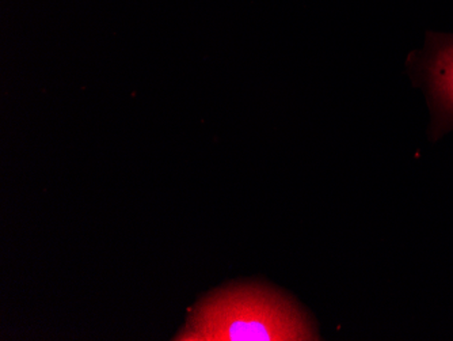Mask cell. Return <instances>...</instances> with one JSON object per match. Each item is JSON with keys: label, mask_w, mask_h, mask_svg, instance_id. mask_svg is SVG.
<instances>
[{"label": "cell", "mask_w": 453, "mask_h": 341, "mask_svg": "<svg viewBox=\"0 0 453 341\" xmlns=\"http://www.w3.org/2000/svg\"><path fill=\"white\" fill-rule=\"evenodd\" d=\"M314 321L273 287L244 282L221 287L196 305L174 340H318Z\"/></svg>", "instance_id": "6da1fadb"}, {"label": "cell", "mask_w": 453, "mask_h": 341, "mask_svg": "<svg viewBox=\"0 0 453 341\" xmlns=\"http://www.w3.org/2000/svg\"><path fill=\"white\" fill-rule=\"evenodd\" d=\"M414 60L434 112L432 134L437 137L453 128V37L436 35Z\"/></svg>", "instance_id": "7a4b0ae2"}]
</instances>
